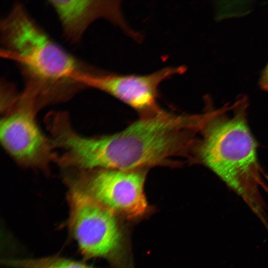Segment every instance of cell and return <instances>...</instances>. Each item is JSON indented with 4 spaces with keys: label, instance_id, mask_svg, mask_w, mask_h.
<instances>
[{
    "label": "cell",
    "instance_id": "1",
    "mask_svg": "<svg viewBox=\"0 0 268 268\" xmlns=\"http://www.w3.org/2000/svg\"><path fill=\"white\" fill-rule=\"evenodd\" d=\"M200 121L199 114H176L159 108L114 134H75L69 143V158L81 170H134L166 164L192 153Z\"/></svg>",
    "mask_w": 268,
    "mask_h": 268
},
{
    "label": "cell",
    "instance_id": "8",
    "mask_svg": "<svg viewBox=\"0 0 268 268\" xmlns=\"http://www.w3.org/2000/svg\"><path fill=\"white\" fill-rule=\"evenodd\" d=\"M119 0H52L49 4L56 12L64 36L72 43L78 42L88 26L99 19H105L119 26L126 33L139 40V35L128 26Z\"/></svg>",
    "mask_w": 268,
    "mask_h": 268
},
{
    "label": "cell",
    "instance_id": "4",
    "mask_svg": "<svg viewBox=\"0 0 268 268\" xmlns=\"http://www.w3.org/2000/svg\"><path fill=\"white\" fill-rule=\"evenodd\" d=\"M66 226L83 261L103 259L112 268H132L127 222L90 198L69 189Z\"/></svg>",
    "mask_w": 268,
    "mask_h": 268
},
{
    "label": "cell",
    "instance_id": "2",
    "mask_svg": "<svg viewBox=\"0 0 268 268\" xmlns=\"http://www.w3.org/2000/svg\"><path fill=\"white\" fill-rule=\"evenodd\" d=\"M0 41L1 56L20 67L25 82L22 93L32 98L39 110L70 99L86 88L81 76L97 69L57 44L19 3L1 20Z\"/></svg>",
    "mask_w": 268,
    "mask_h": 268
},
{
    "label": "cell",
    "instance_id": "10",
    "mask_svg": "<svg viewBox=\"0 0 268 268\" xmlns=\"http://www.w3.org/2000/svg\"><path fill=\"white\" fill-rule=\"evenodd\" d=\"M258 85L262 90L268 92V61L261 72Z\"/></svg>",
    "mask_w": 268,
    "mask_h": 268
},
{
    "label": "cell",
    "instance_id": "5",
    "mask_svg": "<svg viewBox=\"0 0 268 268\" xmlns=\"http://www.w3.org/2000/svg\"><path fill=\"white\" fill-rule=\"evenodd\" d=\"M146 170L96 169L80 171L67 179L70 189L90 198L127 222L151 213L144 193Z\"/></svg>",
    "mask_w": 268,
    "mask_h": 268
},
{
    "label": "cell",
    "instance_id": "9",
    "mask_svg": "<svg viewBox=\"0 0 268 268\" xmlns=\"http://www.w3.org/2000/svg\"><path fill=\"white\" fill-rule=\"evenodd\" d=\"M1 263L13 268H98L87 264L84 261H77L59 255L40 258L4 259Z\"/></svg>",
    "mask_w": 268,
    "mask_h": 268
},
{
    "label": "cell",
    "instance_id": "6",
    "mask_svg": "<svg viewBox=\"0 0 268 268\" xmlns=\"http://www.w3.org/2000/svg\"><path fill=\"white\" fill-rule=\"evenodd\" d=\"M38 110L32 99L20 94L1 119L0 138L5 150L17 163L47 169L57 155L52 152L50 139L37 125L35 118Z\"/></svg>",
    "mask_w": 268,
    "mask_h": 268
},
{
    "label": "cell",
    "instance_id": "3",
    "mask_svg": "<svg viewBox=\"0 0 268 268\" xmlns=\"http://www.w3.org/2000/svg\"><path fill=\"white\" fill-rule=\"evenodd\" d=\"M206 101L193 151L195 159L217 175L264 220L260 191L263 188L268 191V188L262 179L257 143L248 125V99L241 96L233 104L219 108L209 98Z\"/></svg>",
    "mask_w": 268,
    "mask_h": 268
},
{
    "label": "cell",
    "instance_id": "11",
    "mask_svg": "<svg viewBox=\"0 0 268 268\" xmlns=\"http://www.w3.org/2000/svg\"><path fill=\"white\" fill-rule=\"evenodd\" d=\"M267 179L268 181V176H267Z\"/></svg>",
    "mask_w": 268,
    "mask_h": 268
},
{
    "label": "cell",
    "instance_id": "7",
    "mask_svg": "<svg viewBox=\"0 0 268 268\" xmlns=\"http://www.w3.org/2000/svg\"><path fill=\"white\" fill-rule=\"evenodd\" d=\"M185 70V67L180 66L163 68L146 75H125L98 69L83 75L81 82L86 87L104 92L145 116L159 109L157 99L160 84Z\"/></svg>",
    "mask_w": 268,
    "mask_h": 268
}]
</instances>
